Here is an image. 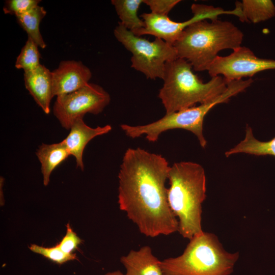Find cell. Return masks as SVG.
Listing matches in <instances>:
<instances>
[{
    "label": "cell",
    "instance_id": "1",
    "mask_svg": "<svg viewBox=\"0 0 275 275\" xmlns=\"http://www.w3.org/2000/svg\"><path fill=\"white\" fill-rule=\"evenodd\" d=\"M170 166L160 154L140 148L125 151L118 174V204L140 232L147 237L169 235L178 221L167 198Z\"/></svg>",
    "mask_w": 275,
    "mask_h": 275
},
{
    "label": "cell",
    "instance_id": "2",
    "mask_svg": "<svg viewBox=\"0 0 275 275\" xmlns=\"http://www.w3.org/2000/svg\"><path fill=\"white\" fill-rule=\"evenodd\" d=\"M168 179V201L178 219V232L190 240L203 231L201 224L202 204L206 198L205 170L196 162H175L170 167Z\"/></svg>",
    "mask_w": 275,
    "mask_h": 275
},
{
    "label": "cell",
    "instance_id": "3",
    "mask_svg": "<svg viewBox=\"0 0 275 275\" xmlns=\"http://www.w3.org/2000/svg\"><path fill=\"white\" fill-rule=\"evenodd\" d=\"M243 34L230 21L202 20L187 26L173 44L178 58L188 61L196 71H207L225 49L241 46Z\"/></svg>",
    "mask_w": 275,
    "mask_h": 275
},
{
    "label": "cell",
    "instance_id": "4",
    "mask_svg": "<svg viewBox=\"0 0 275 275\" xmlns=\"http://www.w3.org/2000/svg\"><path fill=\"white\" fill-rule=\"evenodd\" d=\"M192 69L188 61L179 58L166 64L163 85L158 96L166 114L213 101L227 89L228 82L223 76L203 82Z\"/></svg>",
    "mask_w": 275,
    "mask_h": 275
},
{
    "label": "cell",
    "instance_id": "5",
    "mask_svg": "<svg viewBox=\"0 0 275 275\" xmlns=\"http://www.w3.org/2000/svg\"><path fill=\"white\" fill-rule=\"evenodd\" d=\"M238 252L224 248L217 236L203 231L189 240L183 253L161 261L162 275H230Z\"/></svg>",
    "mask_w": 275,
    "mask_h": 275
},
{
    "label": "cell",
    "instance_id": "6",
    "mask_svg": "<svg viewBox=\"0 0 275 275\" xmlns=\"http://www.w3.org/2000/svg\"><path fill=\"white\" fill-rule=\"evenodd\" d=\"M252 84V80L249 79L231 81L228 82L226 91L213 101L166 114L161 119L148 124L137 126L122 124L120 126L128 137L134 139L146 134L147 140L151 142H156L161 133L168 130H186L197 136L200 146L204 148L207 141L203 134V122L206 114L214 106L227 103L232 97L244 92Z\"/></svg>",
    "mask_w": 275,
    "mask_h": 275
},
{
    "label": "cell",
    "instance_id": "7",
    "mask_svg": "<svg viewBox=\"0 0 275 275\" xmlns=\"http://www.w3.org/2000/svg\"><path fill=\"white\" fill-rule=\"evenodd\" d=\"M114 36L131 54V67L147 78L163 79L167 62L178 58L174 46L161 39L150 41L134 34L119 22Z\"/></svg>",
    "mask_w": 275,
    "mask_h": 275
},
{
    "label": "cell",
    "instance_id": "8",
    "mask_svg": "<svg viewBox=\"0 0 275 275\" xmlns=\"http://www.w3.org/2000/svg\"><path fill=\"white\" fill-rule=\"evenodd\" d=\"M110 101L109 94L102 87L88 83L73 92L57 97L53 113L61 126L69 130L74 122L85 114L101 113Z\"/></svg>",
    "mask_w": 275,
    "mask_h": 275
},
{
    "label": "cell",
    "instance_id": "9",
    "mask_svg": "<svg viewBox=\"0 0 275 275\" xmlns=\"http://www.w3.org/2000/svg\"><path fill=\"white\" fill-rule=\"evenodd\" d=\"M191 9L193 16L184 22H176L168 16L152 12L143 13L140 17L145 22V28L133 34L138 36L152 35L173 45L182 32L194 22L207 19L216 20L222 14H232L236 16L239 15V11L236 8L233 10H225L221 8L202 4H194Z\"/></svg>",
    "mask_w": 275,
    "mask_h": 275
},
{
    "label": "cell",
    "instance_id": "10",
    "mask_svg": "<svg viewBox=\"0 0 275 275\" xmlns=\"http://www.w3.org/2000/svg\"><path fill=\"white\" fill-rule=\"evenodd\" d=\"M269 69H275V60L258 58L250 48L240 46L227 56H217L207 71L211 77L222 76L230 82Z\"/></svg>",
    "mask_w": 275,
    "mask_h": 275
},
{
    "label": "cell",
    "instance_id": "11",
    "mask_svg": "<svg viewBox=\"0 0 275 275\" xmlns=\"http://www.w3.org/2000/svg\"><path fill=\"white\" fill-rule=\"evenodd\" d=\"M55 96L73 92L88 84L92 77L90 69L81 62L63 61L51 71Z\"/></svg>",
    "mask_w": 275,
    "mask_h": 275
},
{
    "label": "cell",
    "instance_id": "12",
    "mask_svg": "<svg viewBox=\"0 0 275 275\" xmlns=\"http://www.w3.org/2000/svg\"><path fill=\"white\" fill-rule=\"evenodd\" d=\"M70 132L64 140L70 154L75 159L77 168L84 169L83 153L88 143L94 138L108 133L112 130L109 125L92 128L87 125L83 118L76 120L70 128Z\"/></svg>",
    "mask_w": 275,
    "mask_h": 275
},
{
    "label": "cell",
    "instance_id": "13",
    "mask_svg": "<svg viewBox=\"0 0 275 275\" xmlns=\"http://www.w3.org/2000/svg\"><path fill=\"white\" fill-rule=\"evenodd\" d=\"M26 89L44 113H50L51 99L54 96L52 73L48 68L40 64L35 69L24 72Z\"/></svg>",
    "mask_w": 275,
    "mask_h": 275
},
{
    "label": "cell",
    "instance_id": "14",
    "mask_svg": "<svg viewBox=\"0 0 275 275\" xmlns=\"http://www.w3.org/2000/svg\"><path fill=\"white\" fill-rule=\"evenodd\" d=\"M161 261L147 245L137 251L132 250L120 258L126 270L125 275H162Z\"/></svg>",
    "mask_w": 275,
    "mask_h": 275
},
{
    "label": "cell",
    "instance_id": "15",
    "mask_svg": "<svg viewBox=\"0 0 275 275\" xmlns=\"http://www.w3.org/2000/svg\"><path fill=\"white\" fill-rule=\"evenodd\" d=\"M36 154L41 163L44 186L48 185L53 171L70 155L64 140L58 143L42 144Z\"/></svg>",
    "mask_w": 275,
    "mask_h": 275
},
{
    "label": "cell",
    "instance_id": "16",
    "mask_svg": "<svg viewBox=\"0 0 275 275\" xmlns=\"http://www.w3.org/2000/svg\"><path fill=\"white\" fill-rule=\"evenodd\" d=\"M238 153L256 156L268 155L275 157V137L267 142L260 141L254 137L251 126L246 125L244 139L233 148L225 152V155L226 157H228Z\"/></svg>",
    "mask_w": 275,
    "mask_h": 275
},
{
    "label": "cell",
    "instance_id": "17",
    "mask_svg": "<svg viewBox=\"0 0 275 275\" xmlns=\"http://www.w3.org/2000/svg\"><path fill=\"white\" fill-rule=\"evenodd\" d=\"M238 4L242 22L257 23L275 16V6L270 0H243Z\"/></svg>",
    "mask_w": 275,
    "mask_h": 275
},
{
    "label": "cell",
    "instance_id": "18",
    "mask_svg": "<svg viewBox=\"0 0 275 275\" xmlns=\"http://www.w3.org/2000/svg\"><path fill=\"white\" fill-rule=\"evenodd\" d=\"M112 4L121 20L119 22L133 33L145 28V22L138 16V10L143 0H112Z\"/></svg>",
    "mask_w": 275,
    "mask_h": 275
},
{
    "label": "cell",
    "instance_id": "19",
    "mask_svg": "<svg viewBox=\"0 0 275 275\" xmlns=\"http://www.w3.org/2000/svg\"><path fill=\"white\" fill-rule=\"evenodd\" d=\"M46 14L44 7L38 5L29 12L16 16L18 23L26 32L28 37L41 48H45L46 45L40 31V23Z\"/></svg>",
    "mask_w": 275,
    "mask_h": 275
},
{
    "label": "cell",
    "instance_id": "20",
    "mask_svg": "<svg viewBox=\"0 0 275 275\" xmlns=\"http://www.w3.org/2000/svg\"><path fill=\"white\" fill-rule=\"evenodd\" d=\"M38 47L35 42L28 37L24 45L16 58L15 67L18 69H23L24 72L37 68L41 64Z\"/></svg>",
    "mask_w": 275,
    "mask_h": 275
},
{
    "label": "cell",
    "instance_id": "21",
    "mask_svg": "<svg viewBox=\"0 0 275 275\" xmlns=\"http://www.w3.org/2000/svg\"><path fill=\"white\" fill-rule=\"evenodd\" d=\"M29 249L32 252L40 254L49 260L60 265L69 261L77 259L76 254H66L63 252L57 245L48 248L36 244H32L29 246Z\"/></svg>",
    "mask_w": 275,
    "mask_h": 275
},
{
    "label": "cell",
    "instance_id": "22",
    "mask_svg": "<svg viewBox=\"0 0 275 275\" xmlns=\"http://www.w3.org/2000/svg\"><path fill=\"white\" fill-rule=\"evenodd\" d=\"M40 2L39 0H8L5 2L3 11L6 14L19 16L37 7Z\"/></svg>",
    "mask_w": 275,
    "mask_h": 275
},
{
    "label": "cell",
    "instance_id": "23",
    "mask_svg": "<svg viewBox=\"0 0 275 275\" xmlns=\"http://www.w3.org/2000/svg\"><path fill=\"white\" fill-rule=\"evenodd\" d=\"M82 240L74 232L69 223L66 225V233L57 246L64 253L68 254H73V252L77 249L78 246L82 242Z\"/></svg>",
    "mask_w": 275,
    "mask_h": 275
},
{
    "label": "cell",
    "instance_id": "24",
    "mask_svg": "<svg viewBox=\"0 0 275 275\" xmlns=\"http://www.w3.org/2000/svg\"><path fill=\"white\" fill-rule=\"evenodd\" d=\"M180 0H143V3L149 6L151 12L156 14L168 16Z\"/></svg>",
    "mask_w": 275,
    "mask_h": 275
},
{
    "label": "cell",
    "instance_id": "25",
    "mask_svg": "<svg viewBox=\"0 0 275 275\" xmlns=\"http://www.w3.org/2000/svg\"><path fill=\"white\" fill-rule=\"evenodd\" d=\"M104 275H125L119 270H116L112 272H108Z\"/></svg>",
    "mask_w": 275,
    "mask_h": 275
}]
</instances>
